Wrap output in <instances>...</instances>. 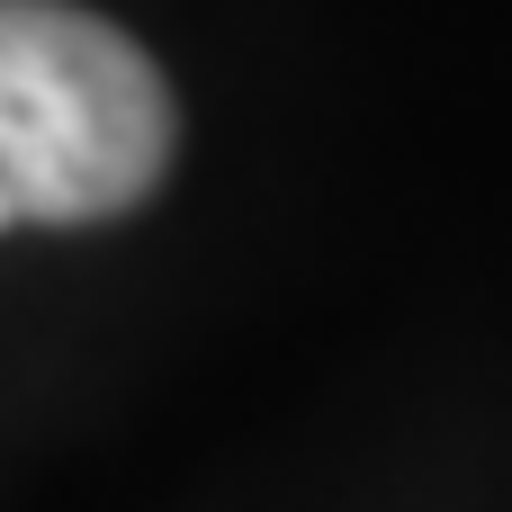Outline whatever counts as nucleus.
<instances>
[{
  "label": "nucleus",
  "instance_id": "1",
  "mask_svg": "<svg viewBox=\"0 0 512 512\" xmlns=\"http://www.w3.org/2000/svg\"><path fill=\"white\" fill-rule=\"evenodd\" d=\"M171 171V90L72 0H0V225H99Z\"/></svg>",
  "mask_w": 512,
  "mask_h": 512
}]
</instances>
